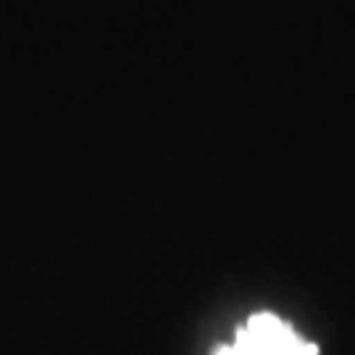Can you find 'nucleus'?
<instances>
[{
  "label": "nucleus",
  "instance_id": "f257e3e1",
  "mask_svg": "<svg viewBox=\"0 0 355 355\" xmlns=\"http://www.w3.org/2000/svg\"><path fill=\"white\" fill-rule=\"evenodd\" d=\"M234 355H316V345L303 343L295 331L271 313H258L237 331Z\"/></svg>",
  "mask_w": 355,
  "mask_h": 355
}]
</instances>
